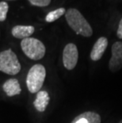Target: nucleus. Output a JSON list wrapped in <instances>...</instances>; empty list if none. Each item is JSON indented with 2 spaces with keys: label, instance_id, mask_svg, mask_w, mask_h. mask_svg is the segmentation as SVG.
<instances>
[{
  "label": "nucleus",
  "instance_id": "nucleus-1",
  "mask_svg": "<svg viewBox=\"0 0 122 123\" xmlns=\"http://www.w3.org/2000/svg\"><path fill=\"white\" fill-rule=\"evenodd\" d=\"M65 18L68 25L76 34L84 37H90L93 35V30L89 22L77 9L70 8L67 10L65 13Z\"/></svg>",
  "mask_w": 122,
  "mask_h": 123
},
{
  "label": "nucleus",
  "instance_id": "nucleus-8",
  "mask_svg": "<svg viewBox=\"0 0 122 123\" xmlns=\"http://www.w3.org/2000/svg\"><path fill=\"white\" fill-rule=\"evenodd\" d=\"M102 118L94 111H86L79 114L72 120L71 123H101Z\"/></svg>",
  "mask_w": 122,
  "mask_h": 123
},
{
  "label": "nucleus",
  "instance_id": "nucleus-14",
  "mask_svg": "<svg viewBox=\"0 0 122 123\" xmlns=\"http://www.w3.org/2000/svg\"><path fill=\"white\" fill-rule=\"evenodd\" d=\"M29 3L33 6H39V7H45L48 6L51 3L52 0H28Z\"/></svg>",
  "mask_w": 122,
  "mask_h": 123
},
{
  "label": "nucleus",
  "instance_id": "nucleus-7",
  "mask_svg": "<svg viewBox=\"0 0 122 123\" xmlns=\"http://www.w3.org/2000/svg\"><path fill=\"white\" fill-rule=\"evenodd\" d=\"M108 46V39L105 37H101L96 41L91 52L90 59L94 61H98L102 58L106 48Z\"/></svg>",
  "mask_w": 122,
  "mask_h": 123
},
{
  "label": "nucleus",
  "instance_id": "nucleus-9",
  "mask_svg": "<svg viewBox=\"0 0 122 123\" xmlns=\"http://www.w3.org/2000/svg\"><path fill=\"white\" fill-rule=\"evenodd\" d=\"M2 89L6 95L9 97L20 95L22 92L20 83L17 79H10L6 80L2 85Z\"/></svg>",
  "mask_w": 122,
  "mask_h": 123
},
{
  "label": "nucleus",
  "instance_id": "nucleus-17",
  "mask_svg": "<svg viewBox=\"0 0 122 123\" xmlns=\"http://www.w3.org/2000/svg\"><path fill=\"white\" fill-rule=\"evenodd\" d=\"M119 123H122V120H121V121L119 122Z\"/></svg>",
  "mask_w": 122,
  "mask_h": 123
},
{
  "label": "nucleus",
  "instance_id": "nucleus-11",
  "mask_svg": "<svg viewBox=\"0 0 122 123\" xmlns=\"http://www.w3.org/2000/svg\"><path fill=\"white\" fill-rule=\"evenodd\" d=\"M50 97L46 91H40L37 93V97L33 102V106L39 112H44L49 103Z\"/></svg>",
  "mask_w": 122,
  "mask_h": 123
},
{
  "label": "nucleus",
  "instance_id": "nucleus-2",
  "mask_svg": "<svg viewBox=\"0 0 122 123\" xmlns=\"http://www.w3.org/2000/svg\"><path fill=\"white\" fill-rule=\"evenodd\" d=\"M46 77V69L42 64H34L30 68L26 76V85L30 93L41 91Z\"/></svg>",
  "mask_w": 122,
  "mask_h": 123
},
{
  "label": "nucleus",
  "instance_id": "nucleus-6",
  "mask_svg": "<svg viewBox=\"0 0 122 123\" xmlns=\"http://www.w3.org/2000/svg\"><path fill=\"white\" fill-rule=\"evenodd\" d=\"M112 56L109 61V69L111 72H117L122 68V41H116L111 49Z\"/></svg>",
  "mask_w": 122,
  "mask_h": 123
},
{
  "label": "nucleus",
  "instance_id": "nucleus-13",
  "mask_svg": "<svg viewBox=\"0 0 122 123\" xmlns=\"http://www.w3.org/2000/svg\"><path fill=\"white\" fill-rule=\"evenodd\" d=\"M9 5L6 2H0V22H4L6 19Z\"/></svg>",
  "mask_w": 122,
  "mask_h": 123
},
{
  "label": "nucleus",
  "instance_id": "nucleus-5",
  "mask_svg": "<svg viewBox=\"0 0 122 123\" xmlns=\"http://www.w3.org/2000/svg\"><path fill=\"white\" fill-rule=\"evenodd\" d=\"M79 60V51L73 43L66 44L63 51V64L66 69L71 71L76 66Z\"/></svg>",
  "mask_w": 122,
  "mask_h": 123
},
{
  "label": "nucleus",
  "instance_id": "nucleus-12",
  "mask_svg": "<svg viewBox=\"0 0 122 123\" xmlns=\"http://www.w3.org/2000/svg\"><path fill=\"white\" fill-rule=\"evenodd\" d=\"M66 11L67 10H65V8H63V7H60V8L52 10V11L49 12L47 14V16L45 17V21L47 22H55L57 19H59L61 16H63L64 14H65Z\"/></svg>",
  "mask_w": 122,
  "mask_h": 123
},
{
  "label": "nucleus",
  "instance_id": "nucleus-4",
  "mask_svg": "<svg viewBox=\"0 0 122 123\" xmlns=\"http://www.w3.org/2000/svg\"><path fill=\"white\" fill-rule=\"evenodd\" d=\"M21 68L22 67L17 55L11 49L0 52V72L14 75L20 72Z\"/></svg>",
  "mask_w": 122,
  "mask_h": 123
},
{
  "label": "nucleus",
  "instance_id": "nucleus-10",
  "mask_svg": "<svg viewBox=\"0 0 122 123\" xmlns=\"http://www.w3.org/2000/svg\"><path fill=\"white\" fill-rule=\"evenodd\" d=\"M35 29L32 25H15L12 28L11 33L13 37L17 39L28 38L34 33Z\"/></svg>",
  "mask_w": 122,
  "mask_h": 123
},
{
  "label": "nucleus",
  "instance_id": "nucleus-16",
  "mask_svg": "<svg viewBox=\"0 0 122 123\" xmlns=\"http://www.w3.org/2000/svg\"><path fill=\"white\" fill-rule=\"evenodd\" d=\"M3 1H13V0H3Z\"/></svg>",
  "mask_w": 122,
  "mask_h": 123
},
{
  "label": "nucleus",
  "instance_id": "nucleus-15",
  "mask_svg": "<svg viewBox=\"0 0 122 123\" xmlns=\"http://www.w3.org/2000/svg\"><path fill=\"white\" fill-rule=\"evenodd\" d=\"M116 36L119 39H122V18L121 19L118 25V29L116 31Z\"/></svg>",
  "mask_w": 122,
  "mask_h": 123
},
{
  "label": "nucleus",
  "instance_id": "nucleus-3",
  "mask_svg": "<svg viewBox=\"0 0 122 123\" xmlns=\"http://www.w3.org/2000/svg\"><path fill=\"white\" fill-rule=\"evenodd\" d=\"M21 48L28 58L33 61H39L45 56L46 49L45 44L38 39L28 37L21 42Z\"/></svg>",
  "mask_w": 122,
  "mask_h": 123
}]
</instances>
